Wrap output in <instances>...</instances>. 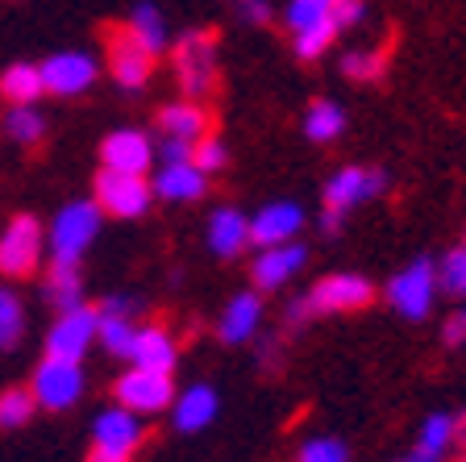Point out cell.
Listing matches in <instances>:
<instances>
[{"mask_svg": "<svg viewBox=\"0 0 466 462\" xmlns=\"http://www.w3.org/2000/svg\"><path fill=\"white\" fill-rule=\"evenodd\" d=\"M362 17H367V0H341L338 9H333V21H338V29H354Z\"/></svg>", "mask_w": 466, "mask_h": 462, "instance_id": "obj_43", "label": "cell"}, {"mask_svg": "<svg viewBox=\"0 0 466 462\" xmlns=\"http://www.w3.org/2000/svg\"><path fill=\"white\" fill-rule=\"evenodd\" d=\"M312 317H317V313H312L309 296H296V300H288V308H283V329H288V334H300Z\"/></svg>", "mask_w": 466, "mask_h": 462, "instance_id": "obj_39", "label": "cell"}, {"mask_svg": "<svg viewBox=\"0 0 466 462\" xmlns=\"http://www.w3.org/2000/svg\"><path fill=\"white\" fill-rule=\"evenodd\" d=\"M84 462H129L126 454H108V450H92Z\"/></svg>", "mask_w": 466, "mask_h": 462, "instance_id": "obj_46", "label": "cell"}, {"mask_svg": "<svg viewBox=\"0 0 466 462\" xmlns=\"http://www.w3.org/2000/svg\"><path fill=\"white\" fill-rule=\"evenodd\" d=\"M441 342H446L450 350L466 346V304H458L454 313L446 317V325H441Z\"/></svg>", "mask_w": 466, "mask_h": 462, "instance_id": "obj_41", "label": "cell"}, {"mask_svg": "<svg viewBox=\"0 0 466 462\" xmlns=\"http://www.w3.org/2000/svg\"><path fill=\"white\" fill-rule=\"evenodd\" d=\"M341 71H346V79L370 84V79L383 76V58H379V55H367V50H350V55L341 58Z\"/></svg>", "mask_w": 466, "mask_h": 462, "instance_id": "obj_37", "label": "cell"}, {"mask_svg": "<svg viewBox=\"0 0 466 462\" xmlns=\"http://www.w3.org/2000/svg\"><path fill=\"white\" fill-rule=\"evenodd\" d=\"M296 462H350V450L341 437H309V442H300V450H296Z\"/></svg>", "mask_w": 466, "mask_h": 462, "instance_id": "obj_35", "label": "cell"}, {"mask_svg": "<svg viewBox=\"0 0 466 462\" xmlns=\"http://www.w3.org/2000/svg\"><path fill=\"white\" fill-rule=\"evenodd\" d=\"M96 317H100L96 342L105 346V354H113V358H121V363H126V358H129V346H134L137 325H142V321H134V317H113V313H100V308H96Z\"/></svg>", "mask_w": 466, "mask_h": 462, "instance_id": "obj_29", "label": "cell"}, {"mask_svg": "<svg viewBox=\"0 0 466 462\" xmlns=\"http://www.w3.org/2000/svg\"><path fill=\"white\" fill-rule=\"evenodd\" d=\"M204 241L217 259H238V254L250 246V217L233 204H221V209L208 212V225H204Z\"/></svg>", "mask_w": 466, "mask_h": 462, "instance_id": "obj_19", "label": "cell"}, {"mask_svg": "<svg viewBox=\"0 0 466 462\" xmlns=\"http://www.w3.org/2000/svg\"><path fill=\"white\" fill-rule=\"evenodd\" d=\"M155 163H192V142H179V138L155 142Z\"/></svg>", "mask_w": 466, "mask_h": 462, "instance_id": "obj_40", "label": "cell"}, {"mask_svg": "<svg viewBox=\"0 0 466 462\" xmlns=\"http://www.w3.org/2000/svg\"><path fill=\"white\" fill-rule=\"evenodd\" d=\"M333 9H338V0H291L288 13H283V21H288L291 38H296V34H304V29L333 21Z\"/></svg>", "mask_w": 466, "mask_h": 462, "instance_id": "obj_31", "label": "cell"}, {"mask_svg": "<svg viewBox=\"0 0 466 462\" xmlns=\"http://www.w3.org/2000/svg\"><path fill=\"white\" fill-rule=\"evenodd\" d=\"M113 395H116V405L129 408V413H137V416L167 413L171 400H175V375H167V371H142V366H129L126 375H116Z\"/></svg>", "mask_w": 466, "mask_h": 462, "instance_id": "obj_8", "label": "cell"}, {"mask_svg": "<svg viewBox=\"0 0 466 462\" xmlns=\"http://www.w3.org/2000/svg\"><path fill=\"white\" fill-rule=\"evenodd\" d=\"M96 329H100V317L96 308H67L58 313L55 325L46 329V358H63V363H84L87 350L96 346Z\"/></svg>", "mask_w": 466, "mask_h": 462, "instance_id": "obj_9", "label": "cell"}, {"mask_svg": "<svg viewBox=\"0 0 466 462\" xmlns=\"http://www.w3.org/2000/svg\"><path fill=\"white\" fill-rule=\"evenodd\" d=\"M437 292L466 304V246H454L437 259Z\"/></svg>", "mask_w": 466, "mask_h": 462, "instance_id": "obj_32", "label": "cell"}, {"mask_svg": "<svg viewBox=\"0 0 466 462\" xmlns=\"http://www.w3.org/2000/svg\"><path fill=\"white\" fill-rule=\"evenodd\" d=\"M458 462H466V450H462V458H458Z\"/></svg>", "mask_w": 466, "mask_h": 462, "instance_id": "obj_49", "label": "cell"}, {"mask_svg": "<svg viewBox=\"0 0 466 462\" xmlns=\"http://www.w3.org/2000/svg\"><path fill=\"white\" fill-rule=\"evenodd\" d=\"M155 126L163 129V138H179V142H200L213 134V113L200 100H171L155 113Z\"/></svg>", "mask_w": 466, "mask_h": 462, "instance_id": "obj_21", "label": "cell"}, {"mask_svg": "<svg viewBox=\"0 0 466 462\" xmlns=\"http://www.w3.org/2000/svg\"><path fill=\"white\" fill-rule=\"evenodd\" d=\"M433 300H437V262L425 259V254L388 280V304L404 321H425L433 313Z\"/></svg>", "mask_w": 466, "mask_h": 462, "instance_id": "obj_5", "label": "cell"}, {"mask_svg": "<svg viewBox=\"0 0 466 462\" xmlns=\"http://www.w3.org/2000/svg\"><path fill=\"white\" fill-rule=\"evenodd\" d=\"M217 63H221V55H217L213 29H184L171 42V71L187 100H200L217 92V84H221V67Z\"/></svg>", "mask_w": 466, "mask_h": 462, "instance_id": "obj_1", "label": "cell"}, {"mask_svg": "<svg viewBox=\"0 0 466 462\" xmlns=\"http://www.w3.org/2000/svg\"><path fill=\"white\" fill-rule=\"evenodd\" d=\"M100 167L121 175H150L155 167V142L142 129H113L100 142Z\"/></svg>", "mask_w": 466, "mask_h": 462, "instance_id": "obj_14", "label": "cell"}, {"mask_svg": "<svg viewBox=\"0 0 466 462\" xmlns=\"http://www.w3.org/2000/svg\"><path fill=\"white\" fill-rule=\"evenodd\" d=\"M0 97L9 100V105H38V97H46L42 71L34 67V63H13V67H5V76H0Z\"/></svg>", "mask_w": 466, "mask_h": 462, "instance_id": "obj_26", "label": "cell"}, {"mask_svg": "<svg viewBox=\"0 0 466 462\" xmlns=\"http://www.w3.org/2000/svg\"><path fill=\"white\" fill-rule=\"evenodd\" d=\"M338 34H341L338 21H325V26H312V29H304V34H296V38H291V50H296L300 63H312V58H320L325 50L333 46Z\"/></svg>", "mask_w": 466, "mask_h": 462, "instance_id": "obj_34", "label": "cell"}, {"mask_svg": "<svg viewBox=\"0 0 466 462\" xmlns=\"http://www.w3.org/2000/svg\"><path fill=\"white\" fill-rule=\"evenodd\" d=\"M458 446V421L454 413H429L425 425L417 429V450L433 454L437 462H446V454Z\"/></svg>", "mask_w": 466, "mask_h": 462, "instance_id": "obj_28", "label": "cell"}, {"mask_svg": "<svg viewBox=\"0 0 466 462\" xmlns=\"http://www.w3.org/2000/svg\"><path fill=\"white\" fill-rule=\"evenodd\" d=\"M304 296H309L312 313L325 317V313H359V308L370 304L375 292H370V280L359 271H333V275H320Z\"/></svg>", "mask_w": 466, "mask_h": 462, "instance_id": "obj_12", "label": "cell"}, {"mask_svg": "<svg viewBox=\"0 0 466 462\" xmlns=\"http://www.w3.org/2000/svg\"><path fill=\"white\" fill-rule=\"evenodd\" d=\"M238 17L246 26H271V0H238Z\"/></svg>", "mask_w": 466, "mask_h": 462, "instance_id": "obj_42", "label": "cell"}, {"mask_svg": "<svg viewBox=\"0 0 466 462\" xmlns=\"http://www.w3.org/2000/svg\"><path fill=\"white\" fill-rule=\"evenodd\" d=\"M341 221H346V217H341V212H329V209H320V233H325V238H333V233H341Z\"/></svg>", "mask_w": 466, "mask_h": 462, "instance_id": "obj_45", "label": "cell"}, {"mask_svg": "<svg viewBox=\"0 0 466 462\" xmlns=\"http://www.w3.org/2000/svg\"><path fill=\"white\" fill-rule=\"evenodd\" d=\"M38 405H34V395L29 387H5L0 392V429H21V425L34 421Z\"/></svg>", "mask_w": 466, "mask_h": 462, "instance_id": "obj_33", "label": "cell"}, {"mask_svg": "<svg viewBox=\"0 0 466 462\" xmlns=\"http://www.w3.org/2000/svg\"><path fill=\"white\" fill-rule=\"evenodd\" d=\"M0 129L17 146H38L46 138V113L38 105H9V113L0 117Z\"/></svg>", "mask_w": 466, "mask_h": 462, "instance_id": "obj_25", "label": "cell"}, {"mask_svg": "<svg viewBox=\"0 0 466 462\" xmlns=\"http://www.w3.org/2000/svg\"><path fill=\"white\" fill-rule=\"evenodd\" d=\"M129 366H142V371H167L175 375V363H179V346L163 325H137V337L129 346Z\"/></svg>", "mask_w": 466, "mask_h": 462, "instance_id": "obj_22", "label": "cell"}, {"mask_svg": "<svg viewBox=\"0 0 466 462\" xmlns=\"http://www.w3.org/2000/svg\"><path fill=\"white\" fill-rule=\"evenodd\" d=\"M254 342H258V363L262 366H275V358H279V350H283L279 337H254Z\"/></svg>", "mask_w": 466, "mask_h": 462, "instance_id": "obj_44", "label": "cell"}, {"mask_svg": "<svg viewBox=\"0 0 466 462\" xmlns=\"http://www.w3.org/2000/svg\"><path fill=\"white\" fill-rule=\"evenodd\" d=\"M396 462H437L433 454H425V450H417V446H412V450L404 454V458H396Z\"/></svg>", "mask_w": 466, "mask_h": 462, "instance_id": "obj_47", "label": "cell"}, {"mask_svg": "<svg viewBox=\"0 0 466 462\" xmlns=\"http://www.w3.org/2000/svg\"><path fill=\"white\" fill-rule=\"evenodd\" d=\"M46 259V225H38V217L17 212L0 230V275L5 280H25L38 271V262Z\"/></svg>", "mask_w": 466, "mask_h": 462, "instance_id": "obj_3", "label": "cell"}, {"mask_svg": "<svg viewBox=\"0 0 466 462\" xmlns=\"http://www.w3.org/2000/svg\"><path fill=\"white\" fill-rule=\"evenodd\" d=\"M105 63H108V76H113L116 87L126 92H137V87L150 84L155 76V55H146L134 38H129L126 26H108V38H105Z\"/></svg>", "mask_w": 466, "mask_h": 462, "instance_id": "obj_11", "label": "cell"}, {"mask_svg": "<svg viewBox=\"0 0 466 462\" xmlns=\"http://www.w3.org/2000/svg\"><path fill=\"white\" fill-rule=\"evenodd\" d=\"M92 188H96L100 212H108L116 221H137V217H146L150 204H155V188H150L146 175H121V171H105V167H100Z\"/></svg>", "mask_w": 466, "mask_h": 462, "instance_id": "obj_6", "label": "cell"}, {"mask_svg": "<svg viewBox=\"0 0 466 462\" xmlns=\"http://www.w3.org/2000/svg\"><path fill=\"white\" fill-rule=\"evenodd\" d=\"M84 363H63V358H42L34 379H29V395L42 413H67L84 400Z\"/></svg>", "mask_w": 466, "mask_h": 462, "instance_id": "obj_4", "label": "cell"}, {"mask_svg": "<svg viewBox=\"0 0 466 462\" xmlns=\"http://www.w3.org/2000/svg\"><path fill=\"white\" fill-rule=\"evenodd\" d=\"M126 29H129V38H134L146 55H155V58L171 46V34H167L163 13H158V5H150V0H137L134 9H129Z\"/></svg>", "mask_w": 466, "mask_h": 462, "instance_id": "obj_23", "label": "cell"}, {"mask_svg": "<svg viewBox=\"0 0 466 462\" xmlns=\"http://www.w3.org/2000/svg\"><path fill=\"white\" fill-rule=\"evenodd\" d=\"M454 421H458V446L466 450V413H454Z\"/></svg>", "mask_w": 466, "mask_h": 462, "instance_id": "obj_48", "label": "cell"}, {"mask_svg": "<svg viewBox=\"0 0 466 462\" xmlns=\"http://www.w3.org/2000/svg\"><path fill=\"white\" fill-rule=\"evenodd\" d=\"M462 246H466V238H462Z\"/></svg>", "mask_w": 466, "mask_h": 462, "instance_id": "obj_50", "label": "cell"}, {"mask_svg": "<svg viewBox=\"0 0 466 462\" xmlns=\"http://www.w3.org/2000/svg\"><path fill=\"white\" fill-rule=\"evenodd\" d=\"M217 413H221V395H217L213 384H192L184 392H175V400H171V425L179 434L208 429L217 421Z\"/></svg>", "mask_w": 466, "mask_h": 462, "instance_id": "obj_18", "label": "cell"}, {"mask_svg": "<svg viewBox=\"0 0 466 462\" xmlns=\"http://www.w3.org/2000/svg\"><path fill=\"white\" fill-rule=\"evenodd\" d=\"M391 175L383 171V167H341L338 175H329V183H325V209L329 212H341L346 217L350 209H359V204L375 200V196L388 192Z\"/></svg>", "mask_w": 466, "mask_h": 462, "instance_id": "obj_10", "label": "cell"}, {"mask_svg": "<svg viewBox=\"0 0 466 462\" xmlns=\"http://www.w3.org/2000/svg\"><path fill=\"white\" fill-rule=\"evenodd\" d=\"M304 262H309V246H304V241H283V246H267V251H258V259L250 262L254 292L288 288V283L304 271Z\"/></svg>", "mask_w": 466, "mask_h": 462, "instance_id": "obj_13", "label": "cell"}, {"mask_svg": "<svg viewBox=\"0 0 466 462\" xmlns=\"http://www.w3.org/2000/svg\"><path fill=\"white\" fill-rule=\"evenodd\" d=\"M25 304L13 288H0V350H17L25 342Z\"/></svg>", "mask_w": 466, "mask_h": 462, "instance_id": "obj_30", "label": "cell"}, {"mask_svg": "<svg viewBox=\"0 0 466 462\" xmlns=\"http://www.w3.org/2000/svg\"><path fill=\"white\" fill-rule=\"evenodd\" d=\"M338 5H341V0H338Z\"/></svg>", "mask_w": 466, "mask_h": 462, "instance_id": "obj_51", "label": "cell"}, {"mask_svg": "<svg viewBox=\"0 0 466 462\" xmlns=\"http://www.w3.org/2000/svg\"><path fill=\"white\" fill-rule=\"evenodd\" d=\"M100 212L96 200H71L55 212V221L46 225V254L50 262H79L100 233Z\"/></svg>", "mask_w": 466, "mask_h": 462, "instance_id": "obj_2", "label": "cell"}, {"mask_svg": "<svg viewBox=\"0 0 466 462\" xmlns=\"http://www.w3.org/2000/svg\"><path fill=\"white\" fill-rule=\"evenodd\" d=\"M100 313H113V317H142V296H129V292H113V296L100 300Z\"/></svg>", "mask_w": 466, "mask_h": 462, "instance_id": "obj_38", "label": "cell"}, {"mask_svg": "<svg viewBox=\"0 0 466 462\" xmlns=\"http://www.w3.org/2000/svg\"><path fill=\"white\" fill-rule=\"evenodd\" d=\"M192 163L200 167L204 175L221 171V167H229V146H225V142H221V138H217V134L200 138V142L192 146Z\"/></svg>", "mask_w": 466, "mask_h": 462, "instance_id": "obj_36", "label": "cell"}, {"mask_svg": "<svg viewBox=\"0 0 466 462\" xmlns=\"http://www.w3.org/2000/svg\"><path fill=\"white\" fill-rule=\"evenodd\" d=\"M42 288H46V300L58 308V313L79 308L84 304V275H79V262H50Z\"/></svg>", "mask_w": 466, "mask_h": 462, "instance_id": "obj_24", "label": "cell"}, {"mask_svg": "<svg viewBox=\"0 0 466 462\" xmlns=\"http://www.w3.org/2000/svg\"><path fill=\"white\" fill-rule=\"evenodd\" d=\"M150 188H155V200L192 204V200H200V196H208V175L196 163H158Z\"/></svg>", "mask_w": 466, "mask_h": 462, "instance_id": "obj_20", "label": "cell"}, {"mask_svg": "<svg viewBox=\"0 0 466 462\" xmlns=\"http://www.w3.org/2000/svg\"><path fill=\"white\" fill-rule=\"evenodd\" d=\"M142 442H146L142 416L129 413V408H121V405L96 413V421H92V450H108V454H126V458H134Z\"/></svg>", "mask_w": 466, "mask_h": 462, "instance_id": "obj_15", "label": "cell"}, {"mask_svg": "<svg viewBox=\"0 0 466 462\" xmlns=\"http://www.w3.org/2000/svg\"><path fill=\"white\" fill-rule=\"evenodd\" d=\"M304 230V209L291 200H271L267 209H258L250 217V246L267 251V246H283L296 241V233Z\"/></svg>", "mask_w": 466, "mask_h": 462, "instance_id": "obj_16", "label": "cell"}, {"mask_svg": "<svg viewBox=\"0 0 466 462\" xmlns=\"http://www.w3.org/2000/svg\"><path fill=\"white\" fill-rule=\"evenodd\" d=\"M42 71V87H46V97H58V100H76L84 97L87 87L96 84L100 76V63L87 50H55L38 63Z\"/></svg>", "mask_w": 466, "mask_h": 462, "instance_id": "obj_7", "label": "cell"}, {"mask_svg": "<svg viewBox=\"0 0 466 462\" xmlns=\"http://www.w3.org/2000/svg\"><path fill=\"white\" fill-rule=\"evenodd\" d=\"M262 334V292H238L229 304L221 308V321H217V337L225 346H246Z\"/></svg>", "mask_w": 466, "mask_h": 462, "instance_id": "obj_17", "label": "cell"}, {"mask_svg": "<svg viewBox=\"0 0 466 462\" xmlns=\"http://www.w3.org/2000/svg\"><path fill=\"white\" fill-rule=\"evenodd\" d=\"M346 129V108L338 100H312L304 108V138L309 142H338Z\"/></svg>", "mask_w": 466, "mask_h": 462, "instance_id": "obj_27", "label": "cell"}]
</instances>
